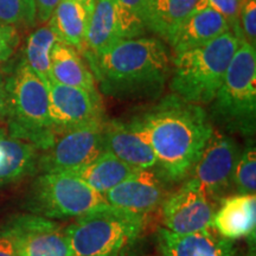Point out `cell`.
<instances>
[{
    "label": "cell",
    "mask_w": 256,
    "mask_h": 256,
    "mask_svg": "<svg viewBox=\"0 0 256 256\" xmlns=\"http://www.w3.org/2000/svg\"><path fill=\"white\" fill-rule=\"evenodd\" d=\"M132 122L148 140L156 165L171 182L188 177L215 130L200 104L174 94L134 116Z\"/></svg>",
    "instance_id": "obj_1"
},
{
    "label": "cell",
    "mask_w": 256,
    "mask_h": 256,
    "mask_svg": "<svg viewBox=\"0 0 256 256\" xmlns=\"http://www.w3.org/2000/svg\"><path fill=\"white\" fill-rule=\"evenodd\" d=\"M100 90L118 98H156L164 90L172 58L160 38L121 40L95 58H86Z\"/></svg>",
    "instance_id": "obj_2"
},
{
    "label": "cell",
    "mask_w": 256,
    "mask_h": 256,
    "mask_svg": "<svg viewBox=\"0 0 256 256\" xmlns=\"http://www.w3.org/2000/svg\"><path fill=\"white\" fill-rule=\"evenodd\" d=\"M240 42L228 31L208 43L176 54L170 80L171 92L191 104H211Z\"/></svg>",
    "instance_id": "obj_3"
},
{
    "label": "cell",
    "mask_w": 256,
    "mask_h": 256,
    "mask_svg": "<svg viewBox=\"0 0 256 256\" xmlns=\"http://www.w3.org/2000/svg\"><path fill=\"white\" fill-rule=\"evenodd\" d=\"M211 124L250 138L256 127V46L241 40L211 102Z\"/></svg>",
    "instance_id": "obj_4"
},
{
    "label": "cell",
    "mask_w": 256,
    "mask_h": 256,
    "mask_svg": "<svg viewBox=\"0 0 256 256\" xmlns=\"http://www.w3.org/2000/svg\"><path fill=\"white\" fill-rule=\"evenodd\" d=\"M6 119L12 136L46 151L57 134L49 115L48 86L22 60L5 83Z\"/></svg>",
    "instance_id": "obj_5"
},
{
    "label": "cell",
    "mask_w": 256,
    "mask_h": 256,
    "mask_svg": "<svg viewBox=\"0 0 256 256\" xmlns=\"http://www.w3.org/2000/svg\"><path fill=\"white\" fill-rule=\"evenodd\" d=\"M144 216L107 206L66 228L72 256H118L142 232Z\"/></svg>",
    "instance_id": "obj_6"
},
{
    "label": "cell",
    "mask_w": 256,
    "mask_h": 256,
    "mask_svg": "<svg viewBox=\"0 0 256 256\" xmlns=\"http://www.w3.org/2000/svg\"><path fill=\"white\" fill-rule=\"evenodd\" d=\"M107 206L104 194L68 172L40 174L28 197L32 212L51 220L78 218Z\"/></svg>",
    "instance_id": "obj_7"
},
{
    "label": "cell",
    "mask_w": 256,
    "mask_h": 256,
    "mask_svg": "<svg viewBox=\"0 0 256 256\" xmlns=\"http://www.w3.org/2000/svg\"><path fill=\"white\" fill-rule=\"evenodd\" d=\"M104 121L57 134L49 148L38 156L37 170L43 174L72 172L90 164L106 152Z\"/></svg>",
    "instance_id": "obj_8"
},
{
    "label": "cell",
    "mask_w": 256,
    "mask_h": 256,
    "mask_svg": "<svg viewBox=\"0 0 256 256\" xmlns=\"http://www.w3.org/2000/svg\"><path fill=\"white\" fill-rule=\"evenodd\" d=\"M240 153L238 144L232 136L214 130L185 180L194 184L214 203L220 202L232 184Z\"/></svg>",
    "instance_id": "obj_9"
},
{
    "label": "cell",
    "mask_w": 256,
    "mask_h": 256,
    "mask_svg": "<svg viewBox=\"0 0 256 256\" xmlns=\"http://www.w3.org/2000/svg\"><path fill=\"white\" fill-rule=\"evenodd\" d=\"M146 26L134 12L115 0H94L88 16L84 58H95L121 40L142 37Z\"/></svg>",
    "instance_id": "obj_10"
},
{
    "label": "cell",
    "mask_w": 256,
    "mask_h": 256,
    "mask_svg": "<svg viewBox=\"0 0 256 256\" xmlns=\"http://www.w3.org/2000/svg\"><path fill=\"white\" fill-rule=\"evenodd\" d=\"M14 242L18 256H72L66 228L40 215H19L0 230Z\"/></svg>",
    "instance_id": "obj_11"
},
{
    "label": "cell",
    "mask_w": 256,
    "mask_h": 256,
    "mask_svg": "<svg viewBox=\"0 0 256 256\" xmlns=\"http://www.w3.org/2000/svg\"><path fill=\"white\" fill-rule=\"evenodd\" d=\"M46 86L49 115L56 134L106 120L100 92L69 87L52 80Z\"/></svg>",
    "instance_id": "obj_12"
},
{
    "label": "cell",
    "mask_w": 256,
    "mask_h": 256,
    "mask_svg": "<svg viewBox=\"0 0 256 256\" xmlns=\"http://www.w3.org/2000/svg\"><path fill=\"white\" fill-rule=\"evenodd\" d=\"M160 209L165 229L176 234H190L212 228L217 206L186 180L177 191L166 196Z\"/></svg>",
    "instance_id": "obj_13"
},
{
    "label": "cell",
    "mask_w": 256,
    "mask_h": 256,
    "mask_svg": "<svg viewBox=\"0 0 256 256\" xmlns=\"http://www.w3.org/2000/svg\"><path fill=\"white\" fill-rule=\"evenodd\" d=\"M166 198L162 180L152 168L138 170L104 194L110 206L145 216L162 206Z\"/></svg>",
    "instance_id": "obj_14"
},
{
    "label": "cell",
    "mask_w": 256,
    "mask_h": 256,
    "mask_svg": "<svg viewBox=\"0 0 256 256\" xmlns=\"http://www.w3.org/2000/svg\"><path fill=\"white\" fill-rule=\"evenodd\" d=\"M106 152L139 170H148L156 166V158L148 140L132 120H106Z\"/></svg>",
    "instance_id": "obj_15"
},
{
    "label": "cell",
    "mask_w": 256,
    "mask_h": 256,
    "mask_svg": "<svg viewBox=\"0 0 256 256\" xmlns=\"http://www.w3.org/2000/svg\"><path fill=\"white\" fill-rule=\"evenodd\" d=\"M162 256H235V243L210 228L190 234H176L162 228L156 234Z\"/></svg>",
    "instance_id": "obj_16"
},
{
    "label": "cell",
    "mask_w": 256,
    "mask_h": 256,
    "mask_svg": "<svg viewBox=\"0 0 256 256\" xmlns=\"http://www.w3.org/2000/svg\"><path fill=\"white\" fill-rule=\"evenodd\" d=\"M212 228L222 238L232 241L243 238H255V194H236L222 198L220 208L215 211Z\"/></svg>",
    "instance_id": "obj_17"
},
{
    "label": "cell",
    "mask_w": 256,
    "mask_h": 256,
    "mask_svg": "<svg viewBox=\"0 0 256 256\" xmlns=\"http://www.w3.org/2000/svg\"><path fill=\"white\" fill-rule=\"evenodd\" d=\"M230 31L228 23L210 6L192 14L168 40L174 54L202 46Z\"/></svg>",
    "instance_id": "obj_18"
},
{
    "label": "cell",
    "mask_w": 256,
    "mask_h": 256,
    "mask_svg": "<svg viewBox=\"0 0 256 256\" xmlns=\"http://www.w3.org/2000/svg\"><path fill=\"white\" fill-rule=\"evenodd\" d=\"M51 80L60 84L100 92L84 57L75 48L58 42L51 52Z\"/></svg>",
    "instance_id": "obj_19"
},
{
    "label": "cell",
    "mask_w": 256,
    "mask_h": 256,
    "mask_svg": "<svg viewBox=\"0 0 256 256\" xmlns=\"http://www.w3.org/2000/svg\"><path fill=\"white\" fill-rule=\"evenodd\" d=\"M40 150L31 142L0 132V185L14 183L37 171Z\"/></svg>",
    "instance_id": "obj_20"
},
{
    "label": "cell",
    "mask_w": 256,
    "mask_h": 256,
    "mask_svg": "<svg viewBox=\"0 0 256 256\" xmlns=\"http://www.w3.org/2000/svg\"><path fill=\"white\" fill-rule=\"evenodd\" d=\"M208 8V0H150L146 28L168 43L192 14Z\"/></svg>",
    "instance_id": "obj_21"
},
{
    "label": "cell",
    "mask_w": 256,
    "mask_h": 256,
    "mask_svg": "<svg viewBox=\"0 0 256 256\" xmlns=\"http://www.w3.org/2000/svg\"><path fill=\"white\" fill-rule=\"evenodd\" d=\"M60 42L84 51L88 14L76 0H60L48 22Z\"/></svg>",
    "instance_id": "obj_22"
},
{
    "label": "cell",
    "mask_w": 256,
    "mask_h": 256,
    "mask_svg": "<svg viewBox=\"0 0 256 256\" xmlns=\"http://www.w3.org/2000/svg\"><path fill=\"white\" fill-rule=\"evenodd\" d=\"M139 168H132L110 153L104 152L90 164L72 174L104 196L108 191L122 183L124 179L136 174Z\"/></svg>",
    "instance_id": "obj_23"
},
{
    "label": "cell",
    "mask_w": 256,
    "mask_h": 256,
    "mask_svg": "<svg viewBox=\"0 0 256 256\" xmlns=\"http://www.w3.org/2000/svg\"><path fill=\"white\" fill-rule=\"evenodd\" d=\"M58 42V37L46 24L32 32L25 46L23 60L46 83L51 80V52Z\"/></svg>",
    "instance_id": "obj_24"
},
{
    "label": "cell",
    "mask_w": 256,
    "mask_h": 256,
    "mask_svg": "<svg viewBox=\"0 0 256 256\" xmlns=\"http://www.w3.org/2000/svg\"><path fill=\"white\" fill-rule=\"evenodd\" d=\"M232 184L238 194H255L256 191V150L249 142L240 153L232 174Z\"/></svg>",
    "instance_id": "obj_25"
},
{
    "label": "cell",
    "mask_w": 256,
    "mask_h": 256,
    "mask_svg": "<svg viewBox=\"0 0 256 256\" xmlns=\"http://www.w3.org/2000/svg\"><path fill=\"white\" fill-rule=\"evenodd\" d=\"M37 20L34 0H0V24L32 26Z\"/></svg>",
    "instance_id": "obj_26"
},
{
    "label": "cell",
    "mask_w": 256,
    "mask_h": 256,
    "mask_svg": "<svg viewBox=\"0 0 256 256\" xmlns=\"http://www.w3.org/2000/svg\"><path fill=\"white\" fill-rule=\"evenodd\" d=\"M208 6L215 10L222 16L228 23L229 30L238 38L244 40L242 37L241 28H240V8L241 0H208Z\"/></svg>",
    "instance_id": "obj_27"
},
{
    "label": "cell",
    "mask_w": 256,
    "mask_h": 256,
    "mask_svg": "<svg viewBox=\"0 0 256 256\" xmlns=\"http://www.w3.org/2000/svg\"><path fill=\"white\" fill-rule=\"evenodd\" d=\"M240 28L243 40L256 46V0H241Z\"/></svg>",
    "instance_id": "obj_28"
},
{
    "label": "cell",
    "mask_w": 256,
    "mask_h": 256,
    "mask_svg": "<svg viewBox=\"0 0 256 256\" xmlns=\"http://www.w3.org/2000/svg\"><path fill=\"white\" fill-rule=\"evenodd\" d=\"M18 40L17 30L14 26L0 24V63L5 62L12 56Z\"/></svg>",
    "instance_id": "obj_29"
},
{
    "label": "cell",
    "mask_w": 256,
    "mask_h": 256,
    "mask_svg": "<svg viewBox=\"0 0 256 256\" xmlns=\"http://www.w3.org/2000/svg\"><path fill=\"white\" fill-rule=\"evenodd\" d=\"M124 8L134 12L138 17L142 20V23H147V18H148V2L150 0H115Z\"/></svg>",
    "instance_id": "obj_30"
},
{
    "label": "cell",
    "mask_w": 256,
    "mask_h": 256,
    "mask_svg": "<svg viewBox=\"0 0 256 256\" xmlns=\"http://www.w3.org/2000/svg\"><path fill=\"white\" fill-rule=\"evenodd\" d=\"M60 2V0H34L37 20L40 23H48Z\"/></svg>",
    "instance_id": "obj_31"
},
{
    "label": "cell",
    "mask_w": 256,
    "mask_h": 256,
    "mask_svg": "<svg viewBox=\"0 0 256 256\" xmlns=\"http://www.w3.org/2000/svg\"><path fill=\"white\" fill-rule=\"evenodd\" d=\"M0 256H18L14 242L4 235H0Z\"/></svg>",
    "instance_id": "obj_32"
},
{
    "label": "cell",
    "mask_w": 256,
    "mask_h": 256,
    "mask_svg": "<svg viewBox=\"0 0 256 256\" xmlns=\"http://www.w3.org/2000/svg\"><path fill=\"white\" fill-rule=\"evenodd\" d=\"M6 119V95H5V84H2V78H0V121Z\"/></svg>",
    "instance_id": "obj_33"
},
{
    "label": "cell",
    "mask_w": 256,
    "mask_h": 256,
    "mask_svg": "<svg viewBox=\"0 0 256 256\" xmlns=\"http://www.w3.org/2000/svg\"><path fill=\"white\" fill-rule=\"evenodd\" d=\"M76 2H80V4L86 8V11H87V14L89 16V12L92 11V5H94V0H76Z\"/></svg>",
    "instance_id": "obj_34"
}]
</instances>
